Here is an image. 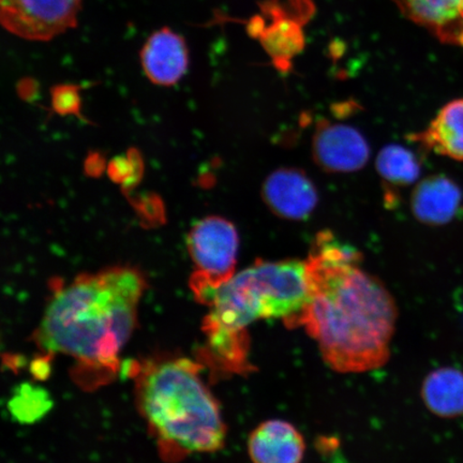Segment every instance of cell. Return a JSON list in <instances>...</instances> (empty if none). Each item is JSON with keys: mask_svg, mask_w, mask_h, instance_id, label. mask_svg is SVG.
Instances as JSON below:
<instances>
[{"mask_svg": "<svg viewBox=\"0 0 463 463\" xmlns=\"http://www.w3.org/2000/svg\"><path fill=\"white\" fill-rule=\"evenodd\" d=\"M421 399L441 419L463 415V372L455 367L433 370L421 384Z\"/></svg>", "mask_w": 463, "mask_h": 463, "instance_id": "obj_14", "label": "cell"}, {"mask_svg": "<svg viewBox=\"0 0 463 463\" xmlns=\"http://www.w3.org/2000/svg\"><path fill=\"white\" fill-rule=\"evenodd\" d=\"M145 288L144 275L130 266L75 277L54 289L34 341L51 355L72 358L80 383L102 384L118 373Z\"/></svg>", "mask_w": 463, "mask_h": 463, "instance_id": "obj_2", "label": "cell"}, {"mask_svg": "<svg viewBox=\"0 0 463 463\" xmlns=\"http://www.w3.org/2000/svg\"><path fill=\"white\" fill-rule=\"evenodd\" d=\"M82 0H0V21L10 33L45 43L77 27Z\"/></svg>", "mask_w": 463, "mask_h": 463, "instance_id": "obj_6", "label": "cell"}, {"mask_svg": "<svg viewBox=\"0 0 463 463\" xmlns=\"http://www.w3.org/2000/svg\"><path fill=\"white\" fill-rule=\"evenodd\" d=\"M188 251L195 266L190 288L198 302L235 275L240 237L229 220L211 216L191 229Z\"/></svg>", "mask_w": 463, "mask_h": 463, "instance_id": "obj_5", "label": "cell"}, {"mask_svg": "<svg viewBox=\"0 0 463 463\" xmlns=\"http://www.w3.org/2000/svg\"><path fill=\"white\" fill-rule=\"evenodd\" d=\"M305 449L302 433L285 420H266L249 437V456L253 463H300Z\"/></svg>", "mask_w": 463, "mask_h": 463, "instance_id": "obj_10", "label": "cell"}, {"mask_svg": "<svg viewBox=\"0 0 463 463\" xmlns=\"http://www.w3.org/2000/svg\"><path fill=\"white\" fill-rule=\"evenodd\" d=\"M141 63L156 85H175L188 71L189 51L181 34L169 27L150 34L141 50Z\"/></svg>", "mask_w": 463, "mask_h": 463, "instance_id": "obj_9", "label": "cell"}, {"mask_svg": "<svg viewBox=\"0 0 463 463\" xmlns=\"http://www.w3.org/2000/svg\"><path fill=\"white\" fill-rule=\"evenodd\" d=\"M312 157L327 173L357 172L367 165L370 147L354 127L323 119L312 137Z\"/></svg>", "mask_w": 463, "mask_h": 463, "instance_id": "obj_7", "label": "cell"}, {"mask_svg": "<svg viewBox=\"0 0 463 463\" xmlns=\"http://www.w3.org/2000/svg\"><path fill=\"white\" fill-rule=\"evenodd\" d=\"M405 16L443 43L463 46V0H396Z\"/></svg>", "mask_w": 463, "mask_h": 463, "instance_id": "obj_12", "label": "cell"}, {"mask_svg": "<svg viewBox=\"0 0 463 463\" xmlns=\"http://www.w3.org/2000/svg\"><path fill=\"white\" fill-rule=\"evenodd\" d=\"M187 358L149 361L133 373L138 411L167 461L223 448L225 427L219 403Z\"/></svg>", "mask_w": 463, "mask_h": 463, "instance_id": "obj_4", "label": "cell"}, {"mask_svg": "<svg viewBox=\"0 0 463 463\" xmlns=\"http://www.w3.org/2000/svg\"><path fill=\"white\" fill-rule=\"evenodd\" d=\"M376 171L383 183L387 207H393L399 199V190L408 188L420 175V165L416 156L402 145L382 148L376 158Z\"/></svg>", "mask_w": 463, "mask_h": 463, "instance_id": "obj_15", "label": "cell"}, {"mask_svg": "<svg viewBox=\"0 0 463 463\" xmlns=\"http://www.w3.org/2000/svg\"><path fill=\"white\" fill-rule=\"evenodd\" d=\"M430 152L463 161V99L445 104L425 130L411 136Z\"/></svg>", "mask_w": 463, "mask_h": 463, "instance_id": "obj_13", "label": "cell"}, {"mask_svg": "<svg viewBox=\"0 0 463 463\" xmlns=\"http://www.w3.org/2000/svg\"><path fill=\"white\" fill-rule=\"evenodd\" d=\"M361 260V252L332 232H320L306 260L309 303L297 323L329 366L345 373L383 366L398 317L391 293L360 268Z\"/></svg>", "mask_w": 463, "mask_h": 463, "instance_id": "obj_1", "label": "cell"}, {"mask_svg": "<svg viewBox=\"0 0 463 463\" xmlns=\"http://www.w3.org/2000/svg\"><path fill=\"white\" fill-rule=\"evenodd\" d=\"M17 420L31 422L42 419L51 408L48 393L32 385H22L9 403Z\"/></svg>", "mask_w": 463, "mask_h": 463, "instance_id": "obj_16", "label": "cell"}, {"mask_svg": "<svg viewBox=\"0 0 463 463\" xmlns=\"http://www.w3.org/2000/svg\"><path fill=\"white\" fill-rule=\"evenodd\" d=\"M309 299L306 260H257L200 300L210 308L202 327L206 361L225 372H246V328L260 318H282L297 326Z\"/></svg>", "mask_w": 463, "mask_h": 463, "instance_id": "obj_3", "label": "cell"}, {"mask_svg": "<svg viewBox=\"0 0 463 463\" xmlns=\"http://www.w3.org/2000/svg\"><path fill=\"white\" fill-rule=\"evenodd\" d=\"M262 195L271 213L293 222L308 219L318 202L315 184L303 171L293 167H282L269 174Z\"/></svg>", "mask_w": 463, "mask_h": 463, "instance_id": "obj_8", "label": "cell"}, {"mask_svg": "<svg viewBox=\"0 0 463 463\" xmlns=\"http://www.w3.org/2000/svg\"><path fill=\"white\" fill-rule=\"evenodd\" d=\"M462 199L458 184L447 176L434 175L415 187L411 198V210L421 223L447 224L458 213Z\"/></svg>", "mask_w": 463, "mask_h": 463, "instance_id": "obj_11", "label": "cell"}]
</instances>
